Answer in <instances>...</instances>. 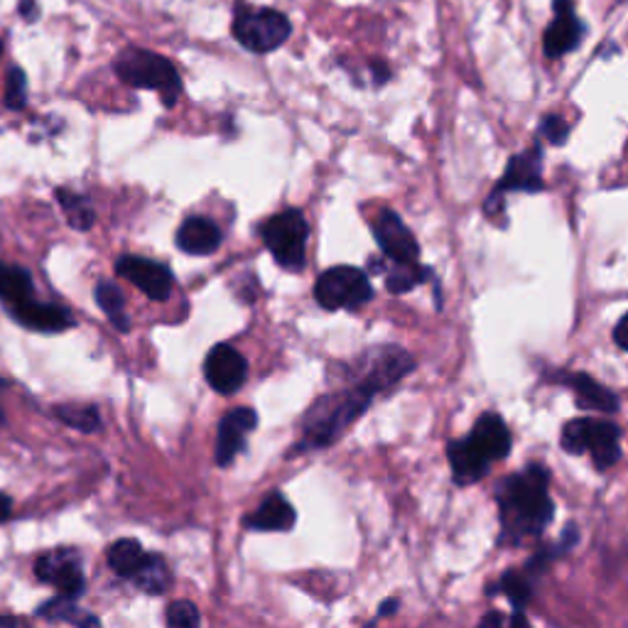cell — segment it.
I'll return each instance as SVG.
<instances>
[{
	"instance_id": "cell-13",
	"label": "cell",
	"mask_w": 628,
	"mask_h": 628,
	"mask_svg": "<svg viewBox=\"0 0 628 628\" xmlns=\"http://www.w3.org/2000/svg\"><path fill=\"white\" fill-rule=\"evenodd\" d=\"M552 5H555V20L546 30L542 47H546L548 57L558 59L580 47L584 37V23L574 15V0H552Z\"/></svg>"
},
{
	"instance_id": "cell-40",
	"label": "cell",
	"mask_w": 628,
	"mask_h": 628,
	"mask_svg": "<svg viewBox=\"0 0 628 628\" xmlns=\"http://www.w3.org/2000/svg\"><path fill=\"white\" fill-rule=\"evenodd\" d=\"M396 606H398L396 599H388L386 604H381V612H378V614H381V616H388V614L396 612Z\"/></svg>"
},
{
	"instance_id": "cell-9",
	"label": "cell",
	"mask_w": 628,
	"mask_h": 628,
	"mask_svg": "<svg viewBox=\"0 0 628 628\" xmlns=\"http://www.w3.org/2000/svg\"><path fill=\"white\" fill-rule=\"evenodd\" d=\"M35 574L42 582L57 587L59 597L67 599H79L84 594V587H87L79 555L71 548L49 550L45 555H40L35 562Z\"/></svg>"
},
{
	"instance_id": "cell-37",
	"label": "cell",
	"mask_w": 628,
	"mask_h": 628,
	"mask_svg": "<svg viewBox=\"0 0 628 628\" xmlns=\"http://www.w3.org/2000/svg\"><path fill=\"white\" fill-rule=\"evenodd\" d=\"M10 516H13V498L8 494H0V524H5Z\"/></svg>"
},
{
	"instance_id": "cell-27",
	"label": "cell",
	"mask_w": 628,
	"mask_h": 628,
	"mask_svg": "<svg viewBox=\"0 0 628 628\" xmlns=\"http://www.w3.org/2000/svg\"><path fill=\"white\" fill-rule=\"evenodd\" d=\"M57 199H59V205L64 209V217H67L71 229L89 231L93 227L96 214H93V207L87 197L77 195V191H71L67 187H59Z\"/></svg>"
},
{
	"instance_id": "cell-20",
	"label": "cell",
	"mask_w": 628,
	"mask_h": 628,
	"mask_svg": "<svg viewBox=\"0 0 628 628\" xmlns=\"http://www.w3.org/2000/svg\"><path fill=\"white\" fill-rule=\"evenodd\" d=\"M447 456H450L454 482L462 486L476 484L478 478L486 476L488 466H492V462H488L486 456L476 450L470 438L450 442V447H447Z\"/></svg>"
},
{
	"instance_id": "cell-34",
	"label": "cell",
	"mask_w": 628,
	"mask_h": 628,
	"mask_svg": "<svg viewBox=\"0 0 628 628\" xmlns=\"http://www.w3.org/2000/svg\"><path fill=\"white\" fill-rule=\"evenodd\" d=\"M476 628H533L528 621L524 612H514V614H502V612H492L486 614L482 624Z\"/></svg>"
},
{
	"instance_id": "cell-26",
	"label": "cell",
	"mask_w": 628,
	"mask_h": 628,
	"mask_svg": "<svg viewBox=\"0 0 628 628\" xmlns=\"http://www.w3.org/2000/svg\"><path fill=\"white\" fill-rule=\"evenodd\" d=\"M133 582L137 584V590L153 594V597H159V594L167 592L169 582H173V574H169L167 562L163 558L147 552V560L143 562V568L137 570Z\"/></svg>"
},
{
	"instance_id": "cell-42",
	"label": "cell",
	"mask_w": 628,
	"mask_h": 628,
	"mask_svg": "<svg viewBox=\"0 0 628 628\" xmlns=\"http://www.w3.org/2000/svg\"><path fill=\"white\" fill-rule=\"evenodd\" d=\"M0 55H3V42H0Z\"/></svg>"
},
{
	"instance_id": "cell-33",
	"label": "cell",
	"mask_w": 628,
	"mask_h": 628,
	"mask_svg": "<svg viewBox=\"0 0 628 628\" xmlns=\"http://www.w3.org/2000/svg\"><path fill=\"white\" fill-rule=\"evenodd\" d=\"M540 135L546 137L550 145H555V147L565 145L568 137H570V123L562 119V115L550 113V115H546V119L540 121Z\"/></svg>"
},
{
	"instance_id": "cell-22",
	"label": "cell",
	"mask_w": 628,
	"mask_h": 628,
	"mask_svg": "<svg viewBox=\"0 0 628 628\" xmlns=\"http://www.w3.org/2000/svg\"><path fill=\"white\" fill-rule=\"evenodd\" d=\"M37 616L47 621L71 624L77 628H101L99 616H93L89 609H81V606H77V599H67V597L45 602L37 609Z\"/></svg>"
},
{
	"instance_id": "cell-23",
	"label": "cell",
	"mask_w": 628,
	"mask_h": 628,
	"mask_svg": "<svg viewBox=\"0 0 628 628\" xmlns=\"http://www.w3.org/2000/svg\"><path fill=\"white\" fill-rule=\"evenodd\" d=\"M0 300L8 307L32 300V275L20 265L0 263Z\"/></svg>"
},
{
	"instance_id": "cell-21",
	"label": "cell",
	"mask_w": 628,
	"mask_h": 628,
	"mask_svg": "<svg viewBox=\"0 0 628 628\" xmlns=\"http://www.w3.org/2000/svg\"><path fill=\"white\" fill-rule=\"evenodd\" d=\"M251 530H268V533H283L295 526V508L283 494H273L265 498L255 514L246 518Z\"/></svg>"
},
{
	"instance_id": "cell-31",
	"label": "cell",
	"mask_w": 628,
	"mask_h": 628,
	"mask_svg": "<svg viewBox=\"0 0 628 628\" xmlns=\"http://www.w3.org/2000/svg\"><path fill=\"white\" fill-rule=\"evenodd\" d=\"M27 103V77L20 67L8 71L5 79V106L10 111H23Z\"/></svg>"
},
{
	"instance_id": "cell-29",
	"label": "cell",
	"mask_w": 628,
	"mask_h": 628,
	"mask_svg": "<svg viewBox=\"0 0 628 628\" xmlns=\"http://www.w3.org/2000/svg\"><path fill=\"white\" fill-rule=\"evenodd\" d=\"M55 418L79 432H96L101 428V415L93 406H77V403H62L55 408Z\"/></svg>"
},
{
	"instance_id": "cell-32",
	"label": "cell",
	"mask_w": 628,
	"mask_h": 628,
	"mask_svg": "<svg viewBox=\"0 0 628 628\" xmlns=\"http://www.w3.org/2000/svg\"><path fill=\"white\" fill-rule=\"evenodd\" d=\"M199 612L197 606L187 602V599H179L173 602L167 609V628H199Z\"/></svg>"
},
{
	"instance_id": "cell-7",
	"label": "cell",
	"mask_w": 628,
	"mask_h": 628,
	"mask_svg": "<svg viewBox=\"0 0 628 628\" xmlns=\"http://www.w3.org/2000/svg\"><path fill=\"white\" fill-rule=\"evenodd\" d=\"M374 297V287H371L368 275L354 268V265H337L329 268L317 278L315 285V300L327 312L337 310H361Z\"/></svg>"
},
{
	"instance_id": "cell-3",
	"label": "cell",
	"mask_w": 628,
	"mask_h": 628,
	"mask_svg": "<svg viewBox=\"0 0 628 628\" xmlns=\"http://www.w3.org/2000/svg\"><path fill=\"white\" fill-rule=\"evenodd\" d=\"M113 69L128 87L155 91L165 109H173L183 96V79H179L175 64L151 49L123 47L113 62Z\"/></svg>"
},
{
	"instance_id": "cell-10",
	"label": "cell",
	"mask_w": 628,
	"mask_h": 628,
	"mask_svg": "<svg viewBox=\"0 0 628 628\" xmlns=\"http://www.w3.org/2000/svg\"><path fill=\"white\" fill-rule=\"evenodd\" d=\"M115 273L125 278L128 283H133L137 290L151 297L153 302H165L169 295H173L175 275L167 265L141 258V255H123L115 263Z\"/></svg>"
},
{
	"instance_id": "cell-24",
	"label": "cell",
	"mask_w": 628,
	"mask_h": 628,
	"mask_svg": "<svg viewBox=\"0 0 628 628\" xmlns=\"http://www.w3.org/2000/svg\"><path fill=\"white\" fill-rule=\"evenodd\" d=\"M145 560L147 552L143 550L141 542L133 538H123L109 548V565L115 574H121V577L133 580Z\"/></svg>"
},
{
	"instance_id": "cell-41",
	"label": "cell",
	"mask_w": 628,
	"mask_h": 628,
	"mask_svg": "<svg viewBox=\"0 0 628 628\" xmlns=\"http://www.w3.org/2000/svg\"><path fill=\"white\" fill-rule=\"evenodd\" d=\"M5 388H8V381L0 378V393H3ZM3 420H5V415H3V408H0V422H3Z\"/></svg>"
},
{
	"instance_id": "cell-1",
	"label": "cell",
	"mask_w": 628,
	"mask_h": 628,
	"mask_svg": "<svg viewBox=\"0 0 628 628\" xmlns=\"http://www.w3.org/2000/svg\"><path fill=\"white\" fill-rule=\"evenodd\" d=\"M498 510H502V533L506 542H526L538 538L552 520L550 474L540 464H530L508 476L498 486Z\"/></svg>"
},
{
	"instance_id": "cell-15",
	"label": "cell",
	"mask_w": 628,
	"mask_h": 628,
	"mask_svg": "<svg viewBox=\"0 0 628 628\" xmlns=\"http://www.w3.org/2000/svg\"><path fill=\"white\" fill-rule=\"evenodd\" d=\"M258 425V415L251 408H236L227 412L219 422V434H217V464L229 466L236 454L243 450V440L251 430H255Z\"/></svg>"
},
{
	"instance_id": "cell-18",
	"label": "cell",
	"mask_w": 628,
	"mask_h": 628,
	"mask_svg": "<svg viewBox=\"0 0 628 628\" xmlns=\"http://www.w3.org/2000/svg\"><path fill=\"white\" fill-rule=\"evenodd\" d=\"M470 440L488 462H498V460H504V456H508L510 442H514L510 440L508 425L504 422L502 415H496V412H484L482 418L476 420L474 430L470 432Z\"/></svg>"
},
{
	"instance_id": "cell-28",
	"label": "cell",
	"mask_w": 628,
	"mask_h": 628,
	"mask_svg": "<svg viewBox=\"0 0 628 628\" xmlns=\"http://www.w3.org/2000/svg\"><path fill=\"white\" fill-rule=\"evenodd\" d=\"M428 278H432V271L420 263H393L386 273V287L393 295H403L410 293L412 287L422 285Z\"/></svg>"
},
{
	"instance_id": "cell-14",
	"label": "cell",
	"mask_w": 628,
	"mask_h": 628,
	"mask_svg": "<svg viewBox=\"0 0 628 628\" xmlns=\"http://www.w3.org/2000/svg\"><path fill=\"white\" fill-rule=\"evenodd\" d=\"M8 310L13 315L15 322L20 327L30 329V332L57 334V332H67L69 327H74V317L59 305L25 300L15 307H8Z\"/></svg>"
},
{
	"instance_id": "cell-5",
	"label": "cell",
	"mask_w": 628,
	"mask_h": 628,
	"mask_svg": "<svg viewBox=\"0 0 628 628\" xmlns=\"http://www.w3.org/2000/svg\"><path fill=\"white\" fill-rule=\"evenodd\" d=\"M265 249L271 251L275 263L283 271H302L307 261V239H310V223L300 209H285L271 217L261 227Z\"/></svg>"
},
{
	"instance_id": "cell-36",
	"label": "cell",
	"mask_w": 628,
	"mask_h": 628,
	"mask_svg": "<svg viewBox=\"0 0 628 628\" xmlns=\"http://www.w3.org/2000/svg\"><path fill=\"white\" fill-rule=\"evenodd\" d=\"M20 15H23L27 23H35V20L40 18L37 0H20Z\"/></svg>"
},
{
	"instance_id": "cell-38",
	"label": "cell",
	"mask_w": 628,
	"mask_h": 628,
	"mask_svg": "<svg viewBox=\"0 0 628 628\" xmlns=\"http://www.w3.org/2000/svg\"><path fill=\"white\" fill-rule=\"evenodd\" d=\"M371 67H374V81L378 84V87H381V84L388 81L390 71H388L386 64H383V62H374V64H371Z\"/></svg>"
},
{
	"instance_id": "cell-35",
	"label": "cell",
	"mask_w": 628,
	"mask_h": 628,
	"mask_svg": "<svg viewBox=\"0 0 628 628\" xmlns=\"http://www.w3.org/2000/svg\"><path fill=\"white\" fill-rule=\"evenodd\" d=\"M614 342L619 344L624 351H628V315L619 319V324L614 329Z\"/></svg>"
},
{
	"instance_id": "cell-19",
	"label": "cell",
	"mask_w": 628,
	"mask_h": 628,
	"mask_svg": "<svg viewBox=\"0 0 628 628\" xmlns=\"http://www.w3.org/2000/svg\"><path fill=\"white\" fill-rule=\"evenodd\" d=\"M175 243L187 255H211L221 246V231L207 217H189L179 223Z\"/></svg>"
},
{
	"instance_id": "cell-17",
	"label": "cell",
	"mask_w": 628,
	"mask_h": 628,
	"mask_svg": "<svg viewBox=\"0 0 628 628\" xmlns=\"http://www.w3.org/2000/svg\"><path fill=\"white\" fill-rule=\"evenodd\" d=\"M558 383L562 386L572 388L574 400L582 410H597V412H616L619 410V398L616 393L609 390L597 378H592L587 374H568L562 371L560 376H555Z\"/></svg>"
},
{
	"instance_id": "cell-8",
	"label": "cell",
	"mask_w": 628,
	"mask_h": 628,
	"mask_svg": "<svg viewBox=\"0 0 628 628\" xmlns=\"http://www.w3.org/2000/svg\"><path fill=\"white\" fill-rule=\"evenodd\" d=\"M415 368V359L396 344H381L364 351L354 364V383L378 396L396 386Z\"/></svg>"
},
{
	"instance_id": "cell-25",
	"label": "cell",
	"mask_w": 628,
	"mask_h": 628,
	"mask_svg": "<svg viewBox=\"0 0 628 628\" xmlns=\"http://www.w3.org/2000/svg\"><path fill=\"white\" fill-rule=\"evenodd\" d=\"M93 297H96V302H99L101 312L111 319L119 332H128V329H131V317L125 315V297L119 285L103 280L96 285Z\"/></svg>"
},
{
	"instance_id": "cell-4",
	"label": "cell",
	"mask_w": 628,
	"mask_h": 628,
	"mask_svg": "<svg viewBox=\"0 0 628 628\" xmlns=\"http://www.w3.org/2000/svg\"><path fill=\"white\" fill-rule=\"evenodd\" d=\"M621 430L609 420L577 418L570 420L560 434V444L568 454L590 452L599 472L612 470L621 456Z\"/></svg>"
},
{
	"instance_id": "cell-11",
	"label": "cell",
	"mask_w": 628,
	"mask_h": 628,
	"mask_svg": "<svg viewBox=\"0 0 628 628\" xmlns=\"http://www.w3.org/2000/svg\"><path fill=\"white\" fill-rule=\"evenodd\" d=\"M207 383L221 396L236 393L249 376V364L239 349L231 344H217L205 359Z\"/></svg>"
},
{
	"instance_id": "cell-12",
	"label": "cell",
	"mask_w": 628,
	"mask_h": 628,
	"mask_svg": "<svg viewBox=\"0 0 628 628\" xmlns=\"http://www.w3.org/2000/svg\"><path fill=\"white\" fill-rule=\"evenodd\" d=\"M374 236L381 253L393 263H418L420 258L418 239L412 236V231L403 223L396 211L390 209L381 211L374 223Z\"/></svg>"
},
{
	"instance_id": "cell-16",
	"label": "cell",
	"mask_w": 628,
	"mask_h": 628,
	"mask_svg": "<svg viewBox=\"0 0 628 628\" xmlns=\"http://www.w3.org/2000/svg\"><path fill=\"white\" fill-rule=\"evenodd\" d=\"M498 195L506 191H542V151L538 145L508 159L504 177L496 185Z\"/></svg>"
},
{
	"instance_id": "cell-39",
	"label": "cell",
	"mask_w": 628,
	"mask_h": 628,
	"mask_svg": "<svg viewBox=\"0 0 628 628\" xmlns=\"http://www.w3.org/2000/svg\"><path fill=\"white\" fill-rule=\"evenodd\" d=\"M0 628H27L23 621L15 619V616H5L0 614Z\"/></svg>"
},
{
	"instance_id": "cell-6",
	"label": "cell",
	"mask_w": 628,
	"mask_h": 628,
	"mask_svg": "<svg viewBox=\"0 0 628 628\" xmlns=\"http://www.w3.org/2000/svg\"><path fill=\"white\" fill-rule=\"evenodd\" d=\"M233 37L255 55H268L290 37V20L275 8L239 3L236 13H233Z\"/></svg>"
},
{
	"instance_id": "cell-30",
	"label": "cell",
	"mask_w": 628,
	"mask_h": 628,
	"mask_svg": "<svg viewBox=\"0 0 628 628\" xmlns=\"http://www.w3.org/2000/svg\"><path fill=\"white\" fill-rule=\"evenodd\" d=\"M488 594H504V597L510 602L516 612H524V606L530 599V582L526 574H518V572H506L502 580H498L496 587L488 590Z\"/></svg>"
},
{
	"instance_id": "cell-2",
	"label": "cell",
	"mask_w": 628,
	"mask_h": 628,
	"mask_svg": "<svg viewBox=\"0 0 628 628\" xmlns=\"http://www.w3.org/2000/svg\"><path fill=\"white\" fill-rule=\"evenodd\" d=\"M374 393L351 386L317 398L302 420V444L297 450H322L342 438L349 425H354L374 403Z\"/></svg>"
}]
</instances>
